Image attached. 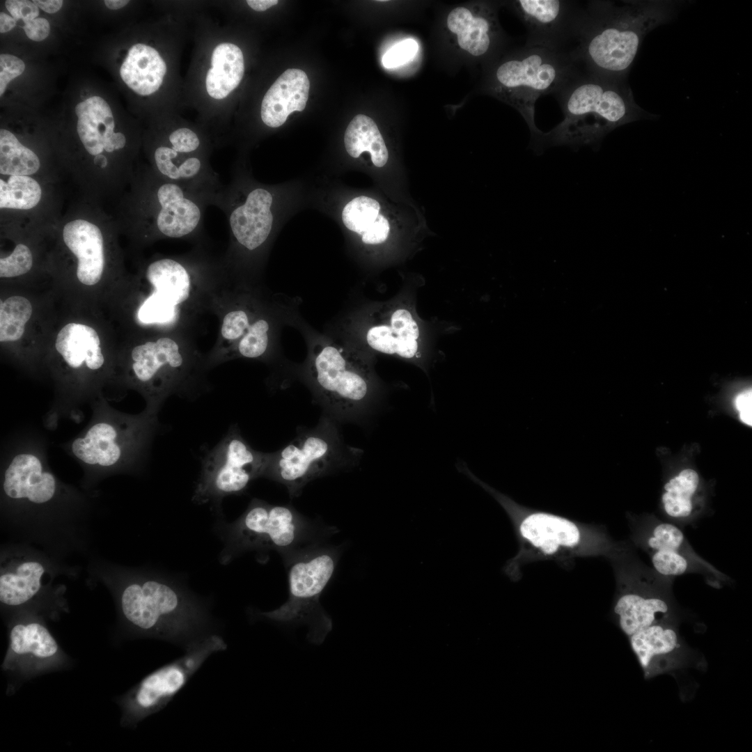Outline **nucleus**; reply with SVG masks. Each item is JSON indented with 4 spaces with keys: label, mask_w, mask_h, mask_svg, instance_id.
<instances>
[{
    "label": "nucleus",
    "mask_w": 752,
    "mask_h": 752,
    "mask_svg": "<svg viewBox=\"0 0 752 752\" xmlns=\"http://www.w3.org/2000/svg\"><path fill=\"white\" fill-rule=\"evenodd\" d=\"M23 29L29 38L42 41L49 36L50 25L45 18L37 17L26 22Z\"/></svg>",
    "instance_id": "nucleus-44"
},
{
    "label": "nucleus",
    "mask_w": 752,
    "mask_h": 752,
    "mask_svg": "<svg viewBox=\"0 0 752 752\" xmlns=\"http://www.w3.org/2000/svg\"><path fill=\"white\" fill-rule=\"evenodd\" d=\"M166 64L153 47L137 43L128 51L120 69L123 81L140 95H150L162 86Z\"/></svg>",
    "instance_id": "nucleus-22"
},
{
    "label": "nucleus",
    "mask_w": 752,
    "mask_h": 752,
    "mask_svg": "<svg viewBox=\"0 0 752 752\" xmlns=\"http://www.w3.org/2000/svg\"><path fill=\"white\" fill-rule=\"evenodd\" d=\"M344 142L347 153L354 158L367 151L377 167L384 166L388 161V150L377 125L366 115L358 114L351 120L345 133Z\"/></svg>",
    "instance_id": "nucleus-28"
},
{
    "label": "nucleus",
    "mask_w": 752,
    "mask_h": 752,
    "mask_svg": "<svg viewBox=\"0 0 752 752\" xmlns=\"http://www.w3.org/2000/svg\"><path fill=\"white\" fill-rule=\"evenodd\" d=\"M153 416L127 418L120 426L97 423L73 441L72 452L87 464L103 467L132 459L155 423Z\"/></svg>",
    "instance_id": "nucleus-15"
},
{
    "label": "nucleus",
    "mask_w": 752,
    "mask_h": 752,
    "mask_svg": "<svg viewBox=\"0 0 752 752\" xmlns=\"http://www.w3.org/2000/svg\"><path fill=\"white\" fill-rule=\"evenodd\" d=\"M31 314V304L24 297L12 296L1 301L0 341L12 342L21 338Z\"/></svg>",
    "instance_id": "nucleus-33"
},
{
    "label": "nucleus",
    "mask_w": 752,
    "mask_h": 752,
    "mask_svg": "<svg viewBox=\"0 0 752 752\" xmlns=\"http://www.w3.org/2000/svg\"><path fill=\"white\" fill-rule=\"evenodd\" d=\"M310 81L300 69H288L268 89L262 101L260 116L269 127L281 126L293 111L304 109L308 98Z\"/></svg>",
    "instance_id": "nucleus-18"
},
{
    "label": "nucleus",
    "mask_w": 752,
    "mask_h": 752,
    "mask_svg": "<svg viewBox=\"0 0 752 752\" xmlns=\"http://www.w3.org/2000/svg\"><path fill=\"white\" fill-rule=\"evenodd\" d=\"M554 95L564 118L530 144L538 153L557 146H597L608 133L639 119L644 113L634 102L625 79L583 70Z\"/></svg>",
    "instance_id": "nucleus-3"
},
{
    "label": "nucleus",
    "mask_w": 752,
    "mask_h": 752,
    "mask_svg": "<svg viewBox=\"0 0 752 752\" xmlns=\"http://www.w3.org/2000/svg\"><path fill=\"white\" fill-rule=\"evenodd\" d=\"M58 645L49 631L37 622L14 625L9 635V654L15 657L47 660L55 657Z\"/></svg>",
    "instance_id": "nucleus-29"
},
{
    "label": "nucleus",
    "mask_w": 752,
    "mask_h": 752,
    "mask_svg": "<svg viewBox=\"0 0 752 752\" xmlns=\"http://www.w3.org/2000/svg\"><path fill=\"white\" fill-rule=\"evenodd\" d=\"M43 565L33 560L15 563L0 576V601L8 606H18L32 599L41 588Z\"/></svg>",
    "instance_id": "nucleus-27"
},
{
    "label": "nucleus",
    "mask_w": 752,
    "mask_h": 752,
    "mask_svg": "<svg viewBox=\"0 0 752 752\" xmlns=\"http://www.w3.org/2000/svg\"><path fill=\"white\" fill-rule=\"evenodd\" d=\"M699 485L698 473L686 469L672 478L664 486L661 497L666 513L671 517L683 519L694 511L693 496Z\"/></svg>",
    "instance_id": "nucleus-30"
},
{
    "label": "nucleus",
    "mask_w": 752,
    "mask_h": 752,
    "mask_svg": "<svg viewBox=\"0 0 752 752\" xmlns=\"http://www.w3.org/2000/svg\"><path fill=\"white\" fill-rule=\"evenodd\" d=\"M306 528V522L291 506L253 499L236 521L224 526L225 546L220 562L228 564L246 551L293 547L305 535Z\"/></svg>",
    "instance_id": "nucleus-11"
},
{
    "label": "nucleus",
    "mask_w": 752,
    "mask_h": 752,
    "mask_svg": "<svg viewBox=\"0 0 752 752\" xmlns=\"http://www.w3.org/2000/svg\"><path fill=\"white\" fill-rule=\"evenodd\" d=\"M676 8L665 1H588L570 54L588 73L626 79L643 38Z\"/></svg>",
    "instance_id": "nucleus-2"
},
{
    "label": "nucleus",
    "mask_w": 752,
    "mask_h": 752,
    "mask_svg": "<svg viewBox=\"0 0 752 752\" xmlns=\"http://www.w3.org/2000/svg\"><path fill=\"white\" fill-rule=\"evenodd\" d=\"M379 210L380 205L376 200L361 196L345 206L342 220L349 230L362 235L376 220Z\"/></svg>",
    "instance_id": "nucleus-34"
},
{
    "label": "nucleus",
    "mask_w": 752,
    "mask_h": 752,
    "mask_svg": "<svg viewBox=\"0 0 752 752\" xmlns=\"http://www.w3.org/2000/svg\"><path fill=\"white\" fill-rule=\"evenodd\" d=\"M582 71L570 52L526 45L496 68L495 81L528 126L530 144L542 133L534 122L536 100L554 95Z\"/></svg>",
    "instance_id": "nucleus-7"
},
{
    "label": "nucleus",
    "mask_w": 752,
    "mask_h": 752,
    "mask_svg": "<svg viewBox=\"0 0 752 752\" xmlns=\"http://www.w3.org/2000/svg\"><path fill=\"white\" fill-rule=\"evenodd\" d=\"M418 49L417 42L412 39L404 40L389 49L382 58L383 65L393 68L411 61Z\"/></svg>",
    "instance_id": "nucleus-39"
},
{
    "label": "nucleus",
    "mask_w": 752,
    "mask_h": 752,
    "mask_svg": "<svg viewBox=\"0 0 752 752\" xmlns=\"http://www.w3.org/2000/svg\"><path fill=\"white\" fill-rule=\"evenodd\" d=\"M677 621L657 622L627 637L645 678L664 673L676 675L689 667L705 666L698 653L682 640Z\"/></svg>",
    "instance_id": "nucleus-16"
},
{
    "label": "nucleus",
    "mask_w": 752,
    "mask_h": 752,
    "mask_svg": "<svg viewBox=\"0 0 752 752\" xmlns=\"http://www.w3.org/2000/svg\"><path fill=\"white\" fill-rule=\"evenodd\" d=\"M512 4L526 29V46L570 52L583 10L581 2L517 0Z\"/></svg>",
    "instance_id": "nucleus-14"
},
{
    "label": "nucleus",
    "mask_w": 752,
    "mask_h": 752,
    "mask_svg": "<svg viewBox=\"0 0 752 752\" xmlns=\"http://www.w3.org/2000/svg\"><path fill=\"white\" fill-rule=\"evenodd\" d=\"M120 606L125 620L138 632L185 649L211 634L205 604L174 582L130 579L121 590Z\"/></svg>",
    "instance_id": "nucleus-5"
},
{
    "label": "nucleus",
    "mask_w": 752,
    "mask_h": 752,
    "mask_svg": "<svg viewBox=\"0 0 752 752\" xmlns=\"http://www.w3.org/2000/svg\"><path fill=\"white\" fill-rule=\"evenodd\" d=\"M40 166L39 158L32 150L24 146L12 132L1 129V174L29 175L37 172Z\"/></svg>",
    "instance_id": "nucleus-31"
},
{
    "label": "nucleus",
    "mask_w": 752,
    "mask_h": 752,
    "mask_svg": "<svg viewBox=\"0 0 752 752\" xmlns=\"http://www.w3.org/2000/svg\"><path fill=\"white\" fill-rule=\"evenodd\" d=\"M389 230L388 220L379 214L374 223L362 234V241L368 244H380L386 240Z\"/></svg>",
    "instance_id": "nucleus-43"
},
{
    "label": "nucleus",
    "mask_w": 752,
    "mask_h": 752,
    "mask_svg": "<svg viewBox=\"0 0 752 752\" xmlns=\"http://www.w3.org/2000/svg\"><path fill=\"white\" fill-rule=\"evenodd\" d=\"M55 347L65 363L72 368L84 364L92 370L104 362L100 340L96 331L86 324L68 323L58 332Z\"/></svg>",
    "instance_id": "nucleus-23"
},
{
    "label": "nucleus",
    "mask_w": 752,
    "mask_h": 752,
    "mask_svg": "<svg viewBox=\"0 0 752 752\" xmlns=\"http://www.w3.org/2000/svg\"><path fill=\"white\" fill-rule=\"evenodd\" d=\"M521 537L546 555L576 547L581 532L576 524L567 518L545 512H532L519 522Z\"/></svg>",
    "instance_id": "nucleus-19"
},
{
    "label": "nucleus",
    "mask_w": 752,
    "mask_h": 752,
    "mask_svg": "<svg viewBox=\"0 0 752 752\" xmlns=\"http://www.w3.org/2000/svg\"><path fill=\"white\" fill-rule=\"evenodd\" d=\"M126 141V137L123 133L114 132L105 143L104 150L109 152L120 150L125 146Z\"/></svg>",
    "instance_id": "nucleus-47"
},
{
    "label": "nucleus",
    "mask_w": 752,
    "mask_h": 752,
    "mask_svg": "<svg viewBox=\"0 0 752 752\" xmlns=\"http://www.w3.org/2000/svg\"><path fill=\"white\" fill-rule=\"evenodd\" d=\"M42 191L36 180L28 175H11L0 180V207L28 210L41 198Z\"/></svg>",
    "instance_id": "nucleus-32"
},
{
    "label": "nucleus",
    "mask_w": 752,
    "mask_h": 752,
    "mask_svg": "<svg viewBox=\"0 0 752 752\" xmlns=\"http://www.w3.org/2000/svg\"><path fill=\"white\" fill-rule=\"evenodd\" d=\"M366 338L373 349L386 354H396L398 338L390 325L372 327L367 332Z\"/></svg>",
    "instance_id": "nucleus-38"
},
{
    "label": "nucleus",
    "mask_w": 752,
    "mask_h": 752,
    "mask_svg": "<svg viewBox=\"0 0 752 752\" xmlns=\"http://www.w3.org/2000/svg\"><path fill=\"white\" fill-rule=\"evenodd\" d=\"M243 193L244 196L231 182L223 186L213 203L224 213L229 227L228 246L221 257L228 274L235 269L243 253L256 251L266 243L273 228L272 192L255 187Z\"/></svg>",
    "instance_id": "nucleus-13"
},
{
    "label": "nucleus",
    "mask_w": 752,
    "mask_h": 752,
    "mask_svg": "<svg viewBox=\"0 0 752 752\" xmlns=\"http://www.w3.org/2000/svg\"><path fill=\"white\" fill-rule=\"evenodd\" d=\"M646 544L651 551L671 549L683 552L686 540L678 527L672 524L661 522L652 528Z\"/></svg>",
    "instance_id": "nucleus-35"
},
{
    "label": "nucleus",
    "mask_w": 752,
    "mask_h": 752,
    "mask_svg": "<svg viewBox=\"0 0 752 752\" xmlns=\"http://www.w3.org/2000/svg\"><path fill=\"white\" fill-rule=\"evenodd\" d=\"M16 20L5 13H0V32L6 33L15 27Z\"/></svg>",
    "instance_id": "nucleus-50"
},
{
    "label": "nucleus",
    "mask_w": 752,
    "mask_h": 752,
    "mask_svg": "<svg viewBox=\"0 0 752 752\" xmlns=\"http://www.w3.org/2000/svg\"><path fill=\"white\" fill-rule=\"evenodd\" d=\"M391 327L393 334L399 338L417 339L419 330L411 313L405 309L393 312L391 318Z\"/></svg>",
    "instance_id": "nucleus-40"
},
{
    "label": "nucleus",
    "mask_w": 752,
    "mask_h": 752,
    "mask_svg": "<svg viewBox=\"0 0 752 752\" xmlns=\"http://www.w3.org/2000/svg\"><path fill=\"white\" fill-rule=\"evenodd\" d=\"M398 338L396 354L405 359L413 358L418 349V343L416 340L412 338Z\"/></svg>",
    "instance_id": "nucleus-46"
},
{
    "label": "nucleus",
    "mask_w": 752,
    "mask_h": 752,
    "mask_svg": "<svg viewBox=\"0 0 752 752\" xmlns=\"http://www.w3.org/2000/svg\"><path fill=\"white\" fill-rule=\"evenodd\" d=\"M25 69L24 63L18 57L8 54L0 55V95L1 96L8 83L19 76Z\"/></svg>",
    "instance_id": "nucleus-41"
},
{
    "label": "nucleus",
    "mask_w": 752,
    "mask_h": 752,
    "mask_svg": "<svg viewBox=\"0 0 752 752\" xmlns=\"http://www.w3.org/2000/svg\"><path fill=\"white\" fill-rule=\"evenodd\" d=\"M316 397L325 414L339 421H356L373 406L368 366L345 350L327 345L310 365Z\"/></svg>",
    "instance_id": "nucleus-8"
},
{
    "label": "nucleus",
    "mask_w": 752,
    "mask_h": 752,
    "mask_svg": "<svg viewBox=\"0 0 752 752\" xmlns=\"http://www.w3.org/2000/svg\"><path fill=\"white\" fill-rule=\"evenodd\" d=\"M202 244L147 265L145 278L150 290L136 309L140 325L194 334L204 315L212 313L213 299L228 274L221 258L210 255Z\"/></svg>",
    "instance_id": "nucleus-1"
},
{
    "label": "nucleus",
    "mask_w": 752,
    "mask_h": 752,
    "mask_svg": "<svg viewBox=\"0 0 752 752\" xmlns=\"http://www.w3.org/2000/svg\"><path fill=\"white\" fill-rule=\"evenodd\" d=\"M63 237L77 258L79 281L86 285L97 283L104 265L103 237L100 228L88 221L76 219L65 225Z\"/></svg>",
    "instance_id": "nucleus-20"
},
{
    "label": "nucleus",
    "mask_w": 752,
    "mask_h": 752,
    "mask_svg": "<svg viewBox=\"0 0 752 752\" xmlns=\"http://www.w3.org/2000/svg\"><path fill=\"white\" fill-rule=\"evenodd\" d=\"M735 406L739 413L740 420L745 424L751 426L752 423V391L748 389L737 395L735 400Z\"/></svg>",
    "instance_id": "nucleus-45"
},
{
    "label": "nucleus",
    "mask_w": 752,
    "mask_h": 752,
    "mask_svg": "<svg viewBox=\"0 0 752 752\" xmlns=\"http://www.w3.org/2000/svg\"><path fill=\"white\" fill-rule=\"evenodd\" d=\"M105 5L107 8L111 10H117L126 6L129 1L125 0H105Z\"/></svg>",
    "instance_id": "nucleus-51"
},
{
    "label": "nucleus",
    "mask_w": 752,
    "mask_h": 752,
    "mask_svg": "<svg viewBox=\"0 0 752 752\" xmlns=\"http://www.w3.org/2000/svg\"><path fill=\"white\" fill-rule=\"evenodd\" d=\"M3 489L12 499H26L42 504L54 496L56 480L52 473L43 469L36 455L19 453L13 458L4 472Z\"/></svg>",
    "instance_id": "nucleus-17"
},
{
    "label": "nucleus",
    "mask_w": 752,
    "mask_h": 752,
    "mask_svg": "<svg viewBox=\"0 0 752 752\" xmlns=\"http://www.w3.org/2000/svg\"><path fill=\"white\" fill-rule=\"evenodd\" d=\"M651 561L656 571L665 576L682 575L687 572L691 567L687 555L684 552L675 550L653 551Z\"/></svg>",
    "instance_id": "nucleus-36"
},
{
    "label": "nucleus",
    "mask_w": 752,
    "mask_h": 752,
    "mask_svg": "<svg viewBox=\"0 0 752 752\" xmlns=\"http://www.w3.org/2000/svg\"><path fill=\"white\" fill-rule=\"evenodd\" d=\"M38 8L48 13H54L60 10L63 1L61 0H34Z\"/></svg>",
    "instance_id": "nucleus-48"
},
{
    "label": "nucleus",
    "mask_w": 752,
    "mask_h": 752,
    "mask_svg": "<svg viewBox=\"0 0 752 752\" xmlns=\"http://www.w3.org/2000/svg\"><path fill=\"white\" fill-rule=\"evenodd\" d=\"M279 1L277 0H248L247 4L254 10L258 12H263L269 8L270 7L276 5Z\"/></svg>",
    "instance_id": "nucleus-49"
},
{
    "label": "nucleus",
    "mask_w": 752,
    "mask_h": 752,
    "mask_svg": "<svg viewBox=\"0 0 752 752\" xmlns=\"http://www.w3.org/2000/svg\"><path fill=\"white\" fill-rule=\"evenodd\" d=\"M297 431L288 444L269 453L263 475L285 485L291 498L310 481L351 467L360 453L345 444L338 421L326 414L314 428Z\"/></svg>",
    "instance_id": "nucleus-6"
},
{
    "label": "nucleus",
    "mask_w": 752,
    "mask_h": 752,
    "mask_svg": "<svg viewBox=\"0 0 752 752\" xmlns=\"http://www.w3.org/2000/svg\"><path fill=\"white\" fill-rule=\"evenodd\" d=\"M33 264L32 254L28 246L17 244L13 253L0 259V276L11 278L28 272Z\"/></svg>",
    "instance_id": "nucleus-37"
},
{
    "label": "nucleus",
    "mask_w": 752,
    "mask_h": 752,
    "mask_svg": "<svg viewBox=\"0 0 752 752\" xmlns=\"http://www.w3.org/2000/svg\"><path fill=\"white\" fill-rule=\"evenodd\" d=\"M94 162L102 168H104L107 164V158L101 154L95 156Z\"/></svg>",
    "instance_id": "nucleus-52"
},
{
    "label": "nucleus",
    "mask_w": 752,
    "mask_h": 752,
    "mask_svg": "<svg viewBox=\"0 0 752 752\" xmlns=\"http://www.w3.org/2000/svg\"><path fill=\"white\" fill-rule=\"evenodd\" d=\"M491 19L474 15L464 7L453 9L448 16L447 26L457 35L459 46L476 57L485 55L490 49L492 37Z\"/></svg>",
    "instance_id": "nucleus-26"
},
{
    "label": "nucleus",
    "mask_w": 752,
    "mask_h": 752,
    "mask_svg": "<svg viewBox=\"0 0 752 752\" xmlns=\"http://www.w3.org/2000/svg\"><path fill=\"white\" fill-rule=\"evenodd\" d=\"M75 112L77 130L86 150L92 155H100L114 133V119L109 104L102 97L93 96L79 103Z\"/></svg>",
    "instance_id": "nucleus-24"
},
{
    "label": "nucleus",
    "mask_w": 752,
    "mask_h": 752,
    "mask_svg": "<svg viewBox=\"0 0 752 752\" xmlns=\"http://www.w3.org/2000/svg\"><path fill=\"white\" fill-rule=\"evenodd\" d=\"M614 612L627 637L657 622L676 619L673 604L667 597L644 590L622 594L616 602Z\"/></svg>",
    "instance_id": "nucleus-21"
},
{
    "label": "nucleus",
    "mask_w": 752,
    "mask_h": 752,
    "mask_svg": "<svg viewBox=\"0 0 752 752\" xmlns=\"http://www.w3.org/2000/svg\"><path fill=\"white\" fill-rule=\"evenodd\" d=\"M336 564V554L329 550L316 551L299 557L290 566L287 601L279 608L260 612L259 615L283 625H306L308 641L320 645L333 625L320 598L332 577Z\"/></svg>",
    "instance_id": "nucleus-9"
},
{
    "label": "nucleus",
    "mask_w": 752,
    "mask_h": 752,
    "mask_svg": "<svg viewBox=\"0 0 752 752\" xmlns=\"http://www.w3.org/2000/svg\"><path fill=\"white\" fill-rule=\"evenodd\" d=\"M226 648L223 638L212 633L190 644L182 657L147 675L123 698L124 722L135 723L162 709L212 654Z\"/></svg>",
    "instance_id": "nucleus-12"
},
{
    "label": "nucleus",
    "mask_w": 752,
    "mask_h": 752,
    "mask_svg": "<svg viewBox=\"0 0 752 752\" xmlns=\"http://www.w3.org/2000/svg\"><path fill=\"white\" fill-rule=\"evenodd\" d=\"M194 334L159 331L134 345L130 353V374L154 414L169 397L194 399L210 390L206 354L197 347Z\"/></svg>",
    "instance_id": "nucleus-4"
},
{
    "label": "nucleus",
    "mask_w": 752,
    "mask_h": 752,
    "mask_svg": "<svg viewBox=\"0 0 752 752\" xmlns=\"http://www.w3.org/2000/svg\"><path fill=\"white\" fill-rule=\"evenodd\" d=\"M5 5L15 20L22 19L24 23L37 18L39 15L38 7L33 1L7 0Z\"/></svg>",
    "instance_id": "nucleus-42"
},
{
    "label": "nucleus",
    "mask_w": 752,
    "mask_h": 752,
    "mask_svg": "<svg viewBox=\"0 0 752 752\" xmlns=\"http://www.w3.org/2000/svg\"><path fill=\"white\" fill-rule=\"evenodd\" d=\"M269 453L254 450L237 425H231L203 457L192 501L219 508L224 497L242 492L251 481L263 477Z\"/></svg>",
    "instance_id": "nucleus-10"
},
{
    "label": "nucleus",
    "mask_w": 752,
    "mask_h": 752,
    "mask_svg": "<svg viewBox=\"0 0 752 752\" xmlns=\"http://www.w3.org/2000/svg\"><path fill=\"white\" fill-rule=\"evenodd\" d=\"M211 65L205 78L206 91L214 99H224L238 86L243 78V53L233 43H220L213 49Z\"/></svg>",
    "instance_id": "nucleus-25"
}]
</instances>
